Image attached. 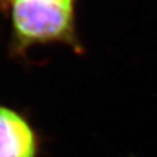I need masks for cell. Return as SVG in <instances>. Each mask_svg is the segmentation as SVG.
I'll return each instance as SVG.
<instances>
[{"label": "cell", "instance_id": "cell-1", "mask_svg": "<svg viewBox=\"0 0 157 157\" xmlns=\"http://www.w3.org/2000/svg\"><path fill=\"white\" fill-rule=\"evenodd\" d=\"M76 0H13L12 22L17 42L22 47L35 43L75 40Z\"/></svg>", "mask_w": 157, "mask_h": 157}, {"label": "cell", "instance_id": "cell-2", "mask_svg": "<svg viewBox=\"0 0 157 157\" xmlns=\"http://www.w3.org/2000/svg\"><path fill=\"white\" fill-rule=\"evenodd\" d=\"M33 129L17 112L0 107V157H35Z\"/></svg>", "mask_w": 157, "mask_h": 157}]
</instances>
